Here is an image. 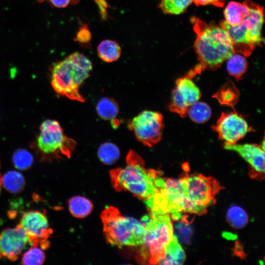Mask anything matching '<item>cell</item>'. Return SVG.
I'll return each instance as SVG.
<instances>
[{"instance_id": "6da1fadb", "label": "cell", "mask_w": 265, "mask_h": 265, "mask_svg": "<svg viewBox=\"0 0 265 265\" xmlns=\"http://www.w3.org/2000/svg\"><path fill=\"white\" fill-rule=\"evenodd\" d=\"M194 26L196 33L194 48L200 61L191 70L196 75L204 70L217 68L235 50L227 32L221 25L208 24L197 19Z\"/></svg>"}, {"instance_id": "7a4b0ae2", "label": "cell", "mask_w": 265, "mask_h": 265, "mask_svg": "<svg viewBox=\"0 0 265 265\" xmlns=\"http://www.w3.org/2000/svg\"><path fill=\"white\" fill-rule=\"evenodd\" d=\"M160 172L145 167L143 159L131 150L126 158V165L110 172L113 187L117 191L127 190L144 200L157 192L155 185Z\"/></svg>"}, {"instance_id": "3957f363", "label": "cell", "mask_w": 265, "mask_h": 265, "mask_svg": "<svg viewBox=\"0 0 265 265\" xmlns=\"http://www.w3.org/2000/svg\"><path fill=\"white\" fill-rule=\"evenodd\" d=\"M92 70L91 61L79 52L74 53L54 64L51 84L58 94L71 100L83 102L80 88Z\"/></svg>"}, {"instance_id": "277c9868", "label": "cell", "mask_w": 265, "mask_h": 265, "mask_svg": "<svg viewBox=\"0 0 265 265\" xmlns=\"http://www.w3.org/2000/svg\"><path fill=\"white\" fill-rule=\"evenodd\" d=\"M141 223L145 234L136 256L141 264H159L165 257V251L174 235L169 214L150 212L144 216Z\"/></svg>"}, {"instance_id": "5b68a950", "label": "cell", "mask_w": 265, "mask_h": 265, "mask_svg": "<svg viewBox=\"0 0 265 265\" xmlns=\"http://www.w3.org/2000/svg\"><path fill=\"white\" fill-rule=\"evenodd\" d=\"M101 216L108 243L119 246H139L143 242L145 228L141 222L122 216L118 209L112 206L106 208Z\"/></svg>"}, {"instance_id": "8992f818", "label": "cell", "mask_w": 265, "mask_h": 265, "mask_svg": "<svg viewBox=\"0 0 265 265\" xmlns=\"http://www.w3.org/2000/svg\"><path fill=\"white\" fill-rule=\"evenodd\" d=\"M157 192L145 200L150 212L172 214L184 211L187 190L186 174L178 179L162 178L155 180Z\"/></svg>"}, {"instance_id": "52a82bcc", "label": "cell", "mask_w": 265, "mask_h": 265, "mask_svg": "<svg viewBox=\"0 0 265 265\" xmlns=\"http://www.w3.org/2000/svg\"><path fill=\"white\" fill-rule=\"evenodd\" d=\"M186 174V200L184 212L202 215L214 205L216 195L222 189L213 177L198 173Z\"/></svg>"}, {"instance_id": "ba28073f", "label": "cell", "mask_w": 265, "mask_h": 265, "mask_svg": "<svg viewBox=\"0 0 265 265\" xmlns=\"http://www.w3.org/2000/svg\"><path fill=\"white\" fill-rule=\"evenodd\" d=\"M40 130L36 144L42 159L71 156L76 142L64 134L57 121L50 119L45 120L41 124Z\"/></svg>"}, {"instance_id": "9c48e42d", "label": "cell", "mask_w": 265, "mask_h": 265, "mask_svg": "<svg viewBox=\"0 0 265 265\" xmlns=\"http://www.w3.org/2000/svg\"><path fill=\"white\" fill-rule=\"evenodd\" d=\"M128 128L144 145L152 147L161 140L163 128V116L157 111L146 110L129 122Z\"/></svg>"}, {"instance_id": "30bf717a", "label": "cell", "mask_w": 265, "mask_h": 265, "mask_svg": "<svg viewBox=\"0 0 265 265\" xmlns=\"http://www.w3.org/2000/svg\"><path fill=\"white\" fill-rule=\"evenodd\" d=\"M186 74L178 78L175 82V87L172 91L171 101L169 108L182 117L187 115L189 107L198 101L201 94L198 87Z\"/></svg>"}, {"instance_id": "8fae6325", "label": "cell", "mask_w": 265, "mask_h": 265, "mask_svg": "<svg viewBox=\"0 0 265 265\" xmlns=\"http://www.w3.org/2000/svg\"><path fill=\"white\" fill-rule=\"evenodd\" d=\"M212 129L225 145L237 143L253 130L245 119L235 111L222 112Z\"/></svg>"}, {"instance_id": "7c38bea8", "label": "cell", "mask_w": 265, "mask_h": 265, "mask_svg": "<svg viewBox=\"0 0 265 265\" xmlns=\"http://www.w3.org/2000/svg\"><path fill=\"white\" fill-rule=\"evenodd\" d=\"M26 233L31 240V245L42 249L49 247L47 239L53 233L45 214L38 211H30L25 212L18 224Z\"/></svg>"}, {"instance_id": "4fadbf2b", "label": "cell", "mask_w": 265, "mask_h": 265, "mask_svg": "<svg viewBox=\"0 0 265 265\" xmlns=\"http://www.w3.org/2000/svg\"><path fill=\"white\" fill-rule=\"evenodd\" d=\"M31 240L26 231L18 225L0 232V259L15 261Z\"/></svg>"}, {"instance_id": "5bb4252c", "label": "cell", "mask_w": 265, "mask_h": 265, "mask_svg": "<svg viewBox=\"0 0 265 265\" xmlns=\"http://www.w3.org/2000/svg\"><path fill=\"white\" fill-rule=\"evenodd\" d=\"M224 148L228 150L238 153L253 169L255 174H264L265 152L262 145L246 143L224 145Z\"/></svg>"}, {"instance_id": "9a60e30c", "label": "cell", "mask_w": 265, "mask_h": 265, "mask_svg": "<svg viewBox=\"0 0 265 265\" xmlns=\"http://www.w3.org/2000/svg\"><path fill=\"white\" fill-rule=\"evenodd\" d=\"M249 7L247 1L241 3L231 1L224 10L225 21L231 26H236L241 23L247 14Z\"/></svg>"}, {"instance_id": "2e32d148", "label": "cell", "mask_w": 265, "mask_h": 265, "mask_svg": "<svg viewBox=\"0 0 265 265\" xmlns=\"http://www.w3.org/2000/svg\"><path fill=\"white\" fill-rule=\"evenodd\" d=\"M186 258L185 251L179 244L176 236L174 235L165 249L164 258L159 262V264L182 265L185 261Z\"/></svg>"}, {"instance_id": "e0dca14e", "label": "cell", "mask_w": 265, "mask_h": 265, "mask_svg": "<svg viewBox=\"0 0 265 265\" xmlns=\"http://www.w3.org/2000/svg\"><path fill=\"white\" fill-rule=\"evenodd\" d=\"M239 97V92L231 81L224 84L213 95L221 105L231 107L237 104Z\"/></svg>"}, {"instance_id": "ac0fdd59", "label": "cell", "mask_w": 265, "mask_h": 265, "mask_svg": "<svg viewBox=\"0 0 265 265\" xmlns=\"http://www.w3.org/2000/svg\"><path fill=\"white\" fill-rule=\"evenodd\" d=\"M97 53L103 61L112 62L119 59L121 48L115 41L111 40L102 41L97 47Z\"/></svg>"}, {"instance_id": "d6986e66", "label": "cell", "mask_w": 265, "mask_h": 265, "mask_svg": "<svg viewBox=\"0 0 265 265\" xmlns=\"http://www.w3.org/2000/svg\"><path fill=\"white\" fill-rule=\"evenodd\" d=\"M226 61V68L229 74L237 80H240L247 68V62L245 56L235 52Z\"/></svg>"}, {"instance_id": "ffe728a7", "label": "cell", "mask_w": 265, "mask_h": 265, "mask_svg": "<svg viewBox=\"0 0 265 265\" xmlns=\"http://www.w3.org/2000/svg\"><path fill=\"white\" fill-rule=\"evenodd\" d=\"M23 175L17 171H9L1 176V186L11 193L20 192L25 186Z\"/></svg>"}, {"instance_id": "44dd1931", "label": "cell", "mask_w": 265, "mask_h": 265, "mask_svg": "<svg viewBox=\"0 0 265 265\" xmlns=\"http://www.w3.org/2000/svg\"><path fill=\"white\" fill-rule=\"evenodd\" d=\"M92 209L91 202L83 197L75 196L69 201V211L75 217L83 218L86 216L91 212Z\"/></svg>"}, {"instance_id": "7402d4cb", "label": "cell", "mask_w": 265, "mask_h": 265, "mask_svg": "<svg viewBox=\"0 0 265 265\" xmlns=\"http://www.w3.org/2000/svg\"><path fill=\"white\" fill-rule=\"evenodd\" d=\"M96 110L99 116L104 120H114L119 112V106L113 99L107 97L101 98L98 102Z\"/></svg>"}, {"instance_id": "603a6c76", "label": "cell", "mask_w": 265, "mask_h": 265, "mask_svg": "<svg viewBox=\"0 0 265 265\" xmlns=\"http://www.w3.org/2000/svg\"><path fill=\"white\" fill-rule=\"evenodd\" d=\"M212 110L210 106L202 102L195 103L188 108L187 114L191 120L196 123H203L211 117Z\"/></svg>"}, {"instance_id": "cb8c5ba5", "label": "cell", "mask_w": 265, "mask_h": 265, "mask_svg": "<svg viewBox=\"0 0 265 265\" xmlns=\"http://www.w3.org/2000/svg\"><path fill=\"white\" fill-rule=\"evenodd\" d=\"M193 2L192 0H160L159 7L166 14L180 15Z\"/></svg>"}, {"instance_id": "d4e9b609", "label": "cell", "mask_w": 265, "mask_h": 265, "mask_svg": "<svg viewBox=\"0 0 265 265\" xmlns=\"http://www.w3.org/2000/svg\"><path fill=\"white\" fill-rule=\"evenodd\" d=\"M226 218L230 226L235 229L243 228L248 221L246 212L238 206H233L228 209Z\"/></svg>"}, {"instance_id": "484cf974", "label": "cell", "mask_w": 265, "mask_h": 265, "mask_svg": "<svg viewBox=\"0 0 265 265\" xmlns=\"http://www.w3.org/2000/svg\"><path fill=\"white\" fill-rule=\"evenodd\" d=\"M98 156L103 163L111 164L119 159L120 151L114 144L106 142L100 146L98 151Z\"/></svg>"}, {"instance_id": "4316f807", "label": "cell", "mask_w": 265, "mask_h": 265, "mask_svg": "<svg viewBox=\"0 0 265 265\" xmlns=\"http://www.w3.org/2000/svg\"><path fill=\"white\" fill-rule=\"evenodd\" d=\"M12 161L15 168L20 170H25L32 165L33 157L27 150L19 149L14 153Z\"/></svg>"}, {"instance_id": "83f0119b", "label": "cell", "mask_w": 265, "mask_h": 265, "mask_svg": "<svg viewBox=\"0 0 265 265\" xmlns=\"http://www.w3.org/2000/svg\"><path fill=\"white\" fill-rule=\"evenodd\" d=\"M45 260V255L42 249L32 246L23 255L22 263L25 265H41Z\"/></svg>"}, {"instance_id": "f1b7e54d", "label": "cell", "mask_w": 265, "mask_h": 265, "mask_svg": "<svg viewBox=\"0 0 265 265\" xmlns=\"http://www.w3.org/2000/svg\"><path fill=\"white\" fill-rule=\"evenodd\" d=\"M91 37V33L87 26H83L80 28L77 33L76 40L79 42L85 43L90 41Z\"/></svg>"}, {"instance_id": "f546056e", "label": "cell", "mask_w": 265, "mask_h": 265, "mask_svg": "<svg viewBox=\"0 0 265 265\" xmlns=\"http://www.w3.org/2000/svg\"><path fill=\"white\" fill-rule=\"evenodd\" d=\"M74 2H77L79 0H73ZM100 10L101 17L106 19L107 16V9L108 7V4L105 0H94Z\"/></svg>"}, {"instance_id": "4dcf8cb0", "label": "cell", "mask_w": 265, "mask_h": 265, "mask_svg": "<svg viewBox=\"0 0 265 265\" xmlns=\"http://www.w3.org/2000/svg\"><path fill=\"white\" fill-rule=\"evenodd\" d=\"M192 1L198 5L212 4L215 6H222L224 3V0H192Z\"/></svg>"}, {"instance_id": "1f68e13d", "label": "cell", "mask_w": 265, "mask_h": 265, "mask_svg": "<svg viewBox=\"0 0 265 265\" xmlns=\"http://www.w3.org/2000/svg\"><path fill=\"white\" fill-rule=\"evenodd\" d=\"M50 2L55 7L63 8L67 6L71 0H49Z\"/></svg>"}, {"instance_id": "d6a6232c", "label": "cell", "mask_w": 265, "mask_h": 265, "mask_svg": "<svg viewBox=\"0 0 265 265\" xmlns=\"http://www.w3.org/2000/svg\"><path fill=\"white\" fill-rule=\"evenodd\" d=\"M1 176L0 174V193L1 191Z\"/></svg>"}, {"instance_id": "836d02e7", "label": "cell", "mask_w": 265, "mask_h": 265, "mask_svg": "<svg viewBox=\"0 0 265 265\" xmlns=\"http://www.w3.org/2000/svg\"><path fill=\"white\" fill-rule=\"evenodd\" d=\"M39 2H42L45 1V0H37Z\"/></svg>"}]
</instances>
